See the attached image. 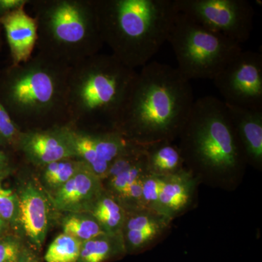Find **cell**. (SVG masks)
<instances>
[{
	"label": "cell",
	"mask_w": 262,
	"mask_h": 262,
	"mask_svg": "<svg viewBox=\"0 0 262 262\" xmlns=\"http://www.w3.org/2000/svg\"><path fill=\"white\" fill-rule=\"evenodd\" d=\"M127 254L122 232L106 233L82 244L76 262H110Z\"/></svg>",
	"instance_id": "17"
},
{
	"label": "cell",
	"mask_w": 262,
	"mask_h": 262,
	"mask_svg": "<svg viewBox=\"0 0 262 262\" xmlns=\"http://www.w3.org/2000/svg\"><path fill=\"white\" fill-rule=\"evenodd\" d=\"M137 72L113 54L98 53L71 67L68 125L89 131L115 130Z\"/></svg>",
	"instance_id": "4"
},
{
	"label": "cell",
	"mask_w": 262,
	"mask_h": 262,
	"mask_svg": "<svg viewBox=\"0 0 262 262\" xmlns=\"http://www.w3.org/2000/svg\"><path fill=\"white\" fill-rule=\"evenodd\" d=\"M213 81L227 104L262 111V55L259 52L243 51Z\"/></svg>",
	"instance_id": "10"
},
{
	"label": "cell",
	"mask_w": 262,
	"mask_h": 262,
	"mask_svg": "<svg viewBox=\"0 0 262 262\" xmlns=\"http://www.w3.org/2000/svg\"><path fill=\"white\" fill-rule=\"evenodd\" d=\"M166 176L155 175L148 172L144 177L142 184L141 206L142 210L157 212L159 213L160 192Z\"/></svg>",
	"instance_id": "25"
},
{
	"label": "cell",
	"mask_w": 262,
	"mask_h": 262,
	"mask_svg": "<svg viewBox=\"0 0 262 262\" xmlns=\"http://www.w3.org/2000/svg\"><path fill=\"white\" fill-rule=\"evenodd\" d=\"M143 146L145 148L149 173L169 176L182 170L184 160L181 150L170 144V141H157Z\"/></svg>",
	"instance_id": "19"
},
{
	"label": "cell",
	"mask_w": 262,
	"mask_h": 262,
	"mask_svg": "<svg viewBox=\"0 0 262 262\" xmlns=\"http://www.w3.org/2000/svg\"><path fill=\"white\" fill-rule=\"evenodd\" d=\"M37 53L72 67L100 53L103 42L93 0H29Z\"/></svg>",
	"instance_id": "5"
},
{
	"label": "cell",
	"mask_w": 262,
	"mask_h": 262,
	"mask_svg": "<svg viewBox=\"0 0 262 262\" xmlns=\"http://www.w3.org/2000/svg\"><path fill=\"white\" fill-rule=\"evenodd\" d=\"M27 247L24 239L17 234L0 237V262H18Z\"/></svg>",
	"instance_id": "27"
},
{
	"label": "cell",
	"mask_w": 262,
	"mask_h": 262,
	"mask_svg": "<svg viewBox=\"0 0 262 262\" xmlns=\"http://www.w3.org/2000/svg\"><path fill=\"white\" fill-rule=\"evenodd\" d=\"M245 158L256 165L262 162V111H253L225 103Z\"/></svg>",
	"instance_id": "15"
},
{
	"label": "cell",
	"mask_w": 262,
	"mask_h": 262,
	"mask_svg": "<svg viewBox=\"0 0 262 262\" xmlns=\"http://www.w3.org/2000/svg\"><path fill=\"white\" fill-rule=\"evenodd\" d=\"M85 167L87 165L77 158H65L36 169V176L43 189L52 196Z\"/></svg>",
	"instance_id": "18"
},
{
	"label": "cell",
	"mask_w": 262,
	"mask_h": 262,
	"mask_svg": "<svg viewBox=\"0 0 262 262\" xmlns=\"http://www.w3.org/2000/svg\"><path fill=\"white\" fill-rule=\"evenodd\" d=\"M18 262H42L40 254L27 247Z\"/></svg>",
	"instance_id": "30"
},
{
	"label": "cell",
	"mask_w": 262,
	"mask_h": 262,
	"mask_svg": "<svg viewBox=\"0 0 262 262\" xmlns=\"http://www.w3.org/2000/svg\"><path fill=\"white\" fill-rule=\"evenodd\" d=\"M15 151L35 169L57 160L75 158L67 125L21 131Z\"/></svg>",
	"instance_id": "11"
},
{
	"label": "cell",
	"mask_w": 262,
	"mask_h": 262,
	"mask_svg": "<svg viewBox=\"0 0 262 262\" xmlns=\"http://www.w3.org/2000/svg\"><path fill=\"white\" fill-rule=\"evenodd\" d=\"M9 45L13 64L28 61L33 56L37 42V24L25 8L15 10L0 17Z\"/></svg>",
	"instance_id": "14"
},
{
	"label": "cell",
	"mask_w": 262,
	"mask_h": 262,
	"mask_svg": "<svg viewBox=\"0 0 262 262\" xmlns=\"http://www.w3.org/2000/svg\"><path fill=\"white\" fill-rule=\"evenodd\" d=\"M178 13L242 46L251 37L255 12L247 0H174Z\"/></svg>",
	"instance_id": "8"
},
{
	"label": "cell",
	"mask_w": 262,
	"mask_h": 262,
	"mask_svg": "<svg viewBox=\"0 0 262 262\" xmlns=\"http://www.w3.org/2000/svg\"><path fill=\"white\" fill-rule=\"evenodd\" d=\"M148 171L149 170L147 157L145 151V153L140 159L133 164L129 168L122 170L111 178L103 181V187L108 194L118 201L127 188L130 187L131 184Z\"/></svg>",
	"instance_id": "22"
},
{
	"label": "cell",
	"mask_w": 262,
	"mask_h": 262,
	"mask_svg": "<svg viewBox=\"0 0 262 262\" xmlns=\"http://www.w3.org/2000/svg\"><path fill=\"white\" fill-rule=\"evenodd\" d=\"M71 67L37 53L0 80V103L21 131L68 125Z\"/></svg>",
	"instance_id": "2"
},
{
	"label": "cell",
	"mask_w": 262,
	"mask_h": 262,
	"mask_svg": "<svg viewBox=\"0 0 262 262\" xmlns=\"http://www.w3.org/2000/svg\"><path fill=\"white\" fill-rule=\"evenodd\" d=\"M194 102L190 82L177 67L149 62L137 72L115 130L140 145L170 141L180 134Z\"/></svg>",
	"instance_id": "1"
},
{
	"label": "cell",
	"mask_w": 262,
	"mask_h": 262,
	"mask_svg": "<svg viewBox=\"0 0 262 262\" xmlns=\"http://www.w3.org/2000/svg\"><path fill=\"white\" fill-rule=\"evenodd\" d=\"M82 246L80 241L61 232L48 246L43 259L46 262H76Z\"/></svg>",
	"instance_id": "23"
},
{
	"label": "cell",
	"mask_w": 262,
	"mask_h": 262,
	"mask_svg": "<svg viewBox=\"0 0 262 262\" xmlns=\"http://www.w3.org/2000/svg\"><path fill=\"white\" fill-rule=\"evenodd\" d=\"M10 234L14 233H13L9 224L0 215V237H4V236Z\"/></svg>",
	"instance_id": "31"
},
{
	"label": "cell",
	"mask_w": 262,
	"mask_h": 262,
	"mask_svg": "<svg viewBox=\"0 0 262 262\" xmlns=\"http://www.w3.org/2000/svg\"><path fill=\"white\" fill-rule=\"evenodd\" d=\"M184 161L217 173H229L238 168L245 158L225 102L212 96L193 103L181 130Z\"/></svg>",
	"instance_id": "6"
},
{
	"label": "cell",
	"mask_w": 262,
	"mask_h": 262,
	"mask_svg": "<svg viewBox=\"0 0 262 262\" xmlns=\"http://www.w3.org/2000/svg\"><path fill=\"white\" fill-rule=\"evenodd\" d=\"M20 133L21 130L0 103V148H10L15 151Z\"/></svg>",
	"instance_id": "26"
},
{
	"label": "cell",
	"mask_w": 262,
	"mask_h": 262,
	"mask_svg": "<svg viewBox=\"0 0 262 262\" xmlns=\"http://www.w3.org/2000/svg\"><path fill=\"white\" fill-rule=\"evenodd\" d=\"M0 179V215L9 224L13 233L20 232V205L15 188L5 187Z\"/></svg>",
	"instance_id": "24"
},
{
	"label": "cell",
	"mask_w": 262,
	"mask_h": 262,
	"mask_svg": "<svg viewBox=\"0 0 262 262\" xmlns=\"http://www.w3.org/2000/svg\"><path fill=\"white\" fill-rule=\"evenodd\" d=\"M177 70L187 80H212L243 51L242 46L178 13L168 39Z\"/></svg>",
	"instance_id": "7"
},
{
	"label": "cell",
	"mask_w": 262,
	"mask_h": 262,
	"mask_svg": "<svg viewBox=\"0 0 262 262\" xmlns=\"http://www.w3.org/2000/svg\"><path fill=\"white\" fill-rule=\"evenodd\" d=\"M90 213L97 220L105 232L110 234L122 232L127 215L125 208L105 189Z\"/></svg>",
	"instance_id": "21"
},
{
	"label": "cell",
	"mask_w": 262,
	"mask_h": 262,
	"mask_svg": "<svg viewBox=\"0 0 262 262\" xmlns=\"http://www.w3.org/2000/svg\"><path fill=\"white\" fill-rule=\"evenodd\" d=\"M194 186L192 173L184 169L166 176L160 194L159 213L173 220L184 211L192 201Z\"/></svg>",
	"instance_id": "16"
},
{
	"label": "cell",
	"mask_w": 262,
	"mask_h": 262,
	"mask_svg": "<svg viewBox=\"0 0 262 262\" xmlns=\"http://www.w3.org/2000/svg\"><path fill=\"white\" fill-rule=\"evenodd\" d=\"M15 189L20 205L19 235L31 249L40 254L46 237L52 227L56 225L60 213L32 170L23 171Z\"/></svg>",
	"instance_id": "9"
},
{
	"label": "cell",
	"mask_w": 262,
	"mask_h": 262,
	"mask_svg": "<svg viewBox=\"0 0 262 262\" xmlns=\"http://www.w3.org/2000/svg\"><path fill=\"white\" fill-rule=\"evenodd\" d=\"M103 191L102 181L85 167L51 198L59 213L90 212Z\"/></svg>",
	"instance_id": "12"
},
{
	"label": "cell",
	"mask_w": 262,
	"mask_h": 262,
	"mask_svg": "<svg viewBox=\"0 0 262 262\" xmlns=\"http://www.w3.org/2000/svg\"><path fill=\"white\" fill-rule=\"evenodd\" d=\"M100 34L129 68L149 63L168 42L178 14L174 0H93Z\"/></svg>",
	"instance_id": "3"
},
{
	"label": "cell",
	"mask_w": 262,
	"mask_h": 262,
	"mask_svg": "<svg viewBox=\"0 0 262 262\" xmlns=\"http://www.w3.org/2000/svg\"><path fill=\"white\" fill-rule=\"evenodd\" d=\"M15 164L9 153L0 148V179L8 178L14 172Z\"/></svg>",
	"instance_id": "28"
},
{
	"label": "cell",
	"mask_w": 262,
	"mask_h": 262,
	"mask_svg": "<svg viewBox=\"0 0 262 262\" xmlns=\"http://www.w3.org/2000/svg\"><path fill=\"white\" fill-rule=\"evenodd\" d=\"M29 0H0V17L15 10L25 8Z\"/></svg>",
	"instance_id": "29"
},
{
	"label": "cell",
	"mask_w": 262,
	"mask_h": 262,
	"mask_svg": "<svg viewBox=\"0 0 262 262\" xmlns=\"http://www.w3.org/2000/svg\"><path fill=\"white\" fill-rule=\"evenodd\" d=\"M171 220L148 210L127 213L122 229L127 254L139 253L147 248L165 232Z\"/></svg>",
	"instance_id": "13"
},
{
	"label": "cell",
	"mask_w": 262,
	"mask_h": 262,
	"mask_svg": "<svg viewBox=\"0 0 262 262\" xmlns=\"http://www.w3.org/2000/svg\"><path fill=\"white\" fill-rule=\"evenodd\" d=\"M57 224L62 232L83 243L106 234L97 220L90 212L60 213Z\"/></svg>",
	"instance_id": "20"
}]
</instances>
